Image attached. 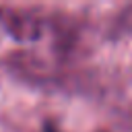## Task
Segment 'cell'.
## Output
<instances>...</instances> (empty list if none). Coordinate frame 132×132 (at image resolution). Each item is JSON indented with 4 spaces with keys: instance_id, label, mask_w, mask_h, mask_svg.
Masks as SVG:
<instances>
[{
    "instance_id": "obj_6",
    "label": "cell",
    "mask_w": 132,
    "mask_h": 132,
    "mask_svg": "<svg viewBox=\"0 0 132 132\" xmlns=\"http://www.w3.org/2000/svg\"><path fill=\"white\" fill-rule=\"evenodd\" d=\"M97 132H107V130H97Z\"/></svg>"
},
{
    "instance_id": "obj_1",
    "label": "cell",
    "mask_w": 132,
    "mask_h": 132,
    "mask_svg": "<svg viewBox=\"0 0 132 132\" xmlns=\"http://www.w3.org/2000/svg\"><path fill=\"white\" fill-rule=\"evenodd\" d=\"M6 70L21 82L43 91H85L91 87V78L82 74H72L64 68L50 64L35 52L14 50L4 58Z\"/></svg>"
},
{
    "instance_id": "obj_3",
    "label": "cell",
    "mask_w": 132,
    "mask_h": 132,
    "mask_svg": "<svg viewBox=\"0 0 132 132\" xmlns=\"http://www.w3.org/2000/svg\"><path fill=\"white\" fill-rule=\"evenodd\" d=\"M45 23L47 21H45V14L41 12V8L10 6V4L0 6V25L12 39H16L21 43L37 41L43 35Z\"/></svg>"
},
{
    "instance_id": "obj_4",
    "label": "cell",
    "mask_w": 132,
    "mask_h": 132,
    "mask_svg": "<svg viewBox=\"0 0 132 132\" xmlns=\"http://www.w3.org/2000/svg\"><path fill=\"white\" fill-rule=\"evenodd\" d=\"M130 33H132V6H126L124 10H120L113 16V21L107 29V37L109 39H120V37L130 35Z\"/></svg>"
},
{
    "instance_id": "obj_5",
    "label": "cell",
    "mask_w": 132,
    "mask_h": 132,
    "mask_svg": "<svg viewBox=\"0 0 132 132\" xmlns=\"http://www.w3.org/2000/svg\"><path fill=\"white\" fill-rule=\"evenodd\" d=\"M41 132H62V128L54 122V120H45L41 126Z\"/></svg>"
},
{
    "instance_id": "obj_2",
    "label": "cell",
    "mask_w": 132,
    "mask_h": 132,
    "mask_svg": "<svg viewBox=\"0 0 132 132\" xmlns=\"http://www.w3.org/2000/svg\"><path fill=\"white\" fill-rule=\"evenodd\" d=\"M50 29L54 35V52L60 62H70L85 54L87 27L80 16L56 12L50 19Z\"/></svg>"
}]
</instances>
